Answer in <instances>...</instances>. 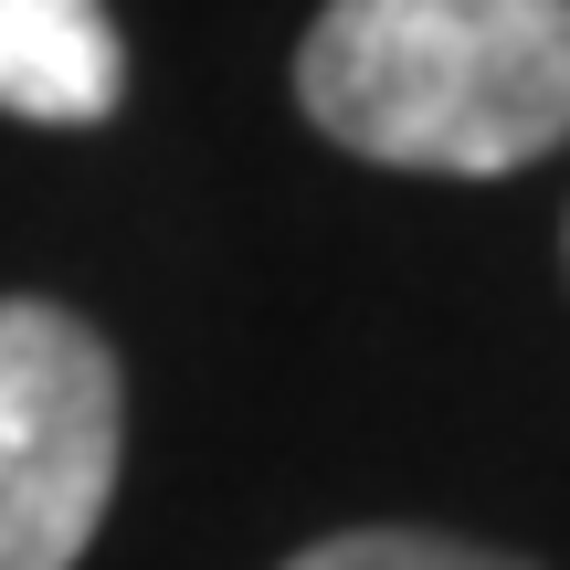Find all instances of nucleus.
Returning <instances> with one entry per match:
<instances>
[{
    "label": "nucleus",
    "mask_w": 570,
    "mask_h": 570,
    "mask_svg": "<svg viewBox=\"0 0 570 570\" xmlns=\"http://www.w3.org/2000/svg\"><path fill=\"white\" fill-rule=\"evenodd\" d=\"M117 360L85 317L0 296V570H75L117 497Z\"/></svg>",
    "instance_id": "nucleus-2"
},
{
    "label": "nucleus",
    "mask_w": 570,
    "mask_h": 570,
    "mask_svg": "<svg viewBox=\"0 0 570 570\" xmlns=\"http://www.w3.org/2000/svg\"><path fill=\"white\" fill-rule=\"evenodd\" d=\"M285 570H529L508 550H475V539H433V529H348V539H317Z\"/></svg>",
    "instance_id": "nucleus-4"
},
{
    "label": "nucleus",
    "mask_w": 570,
    "mask_h": 570,
    "mask_svg": "<svg viewBox=\"0 0 570 570\" xmlns=\"http://www.w3.org/2000/svg\"><path fill=\"white\" fill-rule=\"evenodd\" d=\"M296 96L381 169H529L570 138V0H327Z\"/></svg>",
    "instance_id": "nucleus-1"
},
{
    "label": "nucleus",
    "mask_w": 570,
    "mask_h": 570,
    "mask_svg": "<svg viewBox=\"0 0 570 570\" xmlns=\"http://www.w3.org/2000/svg\"><path fill=\"white\" fill-rule=\"evenodd\" d=\"M127 96V53L106 0H0V117L96 127Z\"/></svg>",
    "instance_id": "nucleus-3"
}]
</instances>
